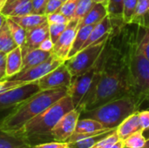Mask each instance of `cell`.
<instances>
[{
	"label": "cell",
	"instance_id": "21",
	"mask_svg": "<svg viewBox=\"0 0 149 148\" xmlns=\"http://www.w3.org/2000/svg\"><path fill=\"white\" fill-rule=\"evenodd\" d=\"M132 24L142 29L149 28V0H138Z\"/></svg>",
	"mask_w": 149,
	"mask_h": 148
},
{
	"label": "cell",
	"instance_id": "33",
	"mask_svg": "<svg viewBox=\"0 0 149 148\" xmlns=\"http://www.w3.org/2000/svg\"><path fill=\"white\" fill-rule=\"evenodd\" d=\"M118 140H120V139H119V137L116 133V130H115L113 133H112L106 138L102 139L98 143H96L92 148H111V147L113 146Z\"/></svg>",
	"mask_w": 149,
	"mask_h": 148
},
{
	"label": "cell",
	"instance_id": "47",
	"mask_svg": "<svg viewBox=\"0 0 149 148\" xmlns=\"http://www.w3.org/2000/svg\"><path fill=\"white\" fill-rule=\"evenodd\" d=\"M8 0H0V12H2L3 9L4 8L6 3H7Z\"/></svg>",
	"mask_w": 149,
	"mask_h": 148
},
{
	"label": "cell",
	"instance_id": "16",
	"mask_svg": "<svg viewBox=\"0 0 149 148\" xmlns=\"http://www.w3.org/2000/svg\"><path fill=\"white\" fill-rule=\"evenodd\" d=\"M23 66V55L22 49L17 46L15 49L6 54V70L5 78L6 79H11L13 76L19 73Z\"/></svg>",
	"mask_w": 149,
	"mask_h": 148
},
{
	"label": "cell",
	"instance_id": "40",
	"mask_svg": "<svg viewBox=\"0 0 149 148\" xmlns=\"http://www.w3.org/2000/svg\"><path fill=\"white\" fill-rule=\"evenodd\" d=\"M47 2L48 0H32L33 12L36 14L45 15V6H46Z\"/></svg>",
	"mask_w": 149,
	"mask_h": 148
},
{
	"label": "cell",
	"instance_id": "28",
	"mask_svg": "<svg viewBox=\"0 0 149 148\" xmlns=\"http://www.w3.org/2000/svg\"><path fill=\"white\" fill-rule=\"evenodd\" d=\"M123 0H108L107 12L113 24H123L121 20Z\"/></svg>",
	"mask_w": 149,
	"mask_h": 148
},
{
	"label": "cell",
	"instance_id": "23",
	"mask_svg": "<svg viewBox=\"0 0 149 148\" xmlns=\"http://www.w3.org/2000/svg\"><path fill=\"white\" fill-rule=\"evenodd\" d=\"M96 25V24H95ZM95 25H86V26H82L79 27L78 29L77 34L75 36L72 46L70 50V52L68 54V58L73 57L75 54H77L83 47L84 44L86 43V41L87 40L92 30L93 29V27ZM67 58V59H68ZM66 59V60H67Z\"/></svg>",
	"mask_w": 149,
	"mask_h": 148
},
{
	"label": "cell",
	"instance_id": "52",
	"mask_svg": "<svg viewBox=\"0 0 149 148\" xmlns=\"http://www.w3.org/2000/svg\"><path fill=\"white\" fill-rule=\"evenodd\" d=\"M61 1H62L63 3H65V2H66V1H68V0H61Z\"/></svg>",
	"mask_w": 149,
	"mask_h": 148
},
{
	"label": "cell",
	"instance_id": "34",
	"mask_svg": "<svg viewBox=\"0 0 149 148\" xmlns=\"http://www.w3.org/2000/svg\"><path fill=\"white\" fill-rule=\"evenodd\" d=\"M67 24H49V35L53 44L58 39L66 28Z\"/></svg>",
	"mask_w": 149,
	"mask_h": 148
},
{
	"label": "cell",
	"instance_id": "1",
	"mask_svg": "<svg viewBox=\"0 0 149 148\" xmlns=\"http://www.w3.org/2000/svg\"><path fill=\"white\" fill-rule=\"evenodd\" d=\"M113 25L106 46L96 64L92 85L77 107L81 112L93 110L122 97L133 98L130 62L141 38L142 28L135 24Z\"/></svg>",
	"mask_w": 149,
	"mask_h": 148
},
{
	"label": "cell",
	"instance_id": "8",
	"mask_svg": "<svg viewBox=\"0 0 149 148\" xmlns=\"http://www.w3.org/2000/svg\"><path fill=\"white\" fill-rule=\"evenodd\" d=\"M96 69L97 66L95 65L92 69H90L86 72L79 76L72 77V82L68 87V95H70L75 108L79 107L81 101L88 92L92 85L96 72Z\"/></svg>",
	"mask_w": 149,
	"mask_h": 148
},
{
	"label": "cell",
	"instance_id": "15",
	"mask_svg": "<svg viewBox=\"0 0 149 148\" xmlns=\"http://www.w3.org/2000/svg\"><path fill=\"white\" fill-rule=\"evenodd\" d=\"M138 131H143L139 119V111L125 119L116 128V133L121 140H126L128 136Z\"/></svg>",
	"mask_w": 149,
	"mask_h": 148
},
{
	"label": "cell",
	"instance_id": "19",
	"mask_svg": "<svg viewBox=\"0 0 149 148\" xmlns=\"http://www.w3.org/2000/svg\"><path fill=\"white\" fill-rule=\"evenodd\" d=\"M52 52L51 51H45L40 50L39 48L34 49L27 52L25 55L23 56V66L22 71L28 70L44 61L48 59L52 56Z\"/></svg>",
	"mask_w": 149,
	"mask_h": 148
},
{
	"label": "cell",
	"instance_id": "7",
	"mask_svg": "<svg viewBox=\"0 0 149 148\" xmlns=\"http://www.w3.org/2000/svg\"><path fill=\"white\" fill-rule=\"evenodd\" d=\"M40 91L37 81L27 83L19 87L0 93V113L11 110L17 105Z\"/></svg>",
	"mask_w": 149,
	"mask_h": 148
},
{
	"label": "cell",
	"instance_id": "44",
	"mask_svg": "<svg viewBox=\"0 0 149 148\" xmlns=\"http://www.w3.org/2000/svg\"><path fill=\"white\" fill-rule=\"evenodd\" d=\"M111 148H124V141L121 140H118L113 146L111 147Z\"/></svg>",
	"mask_w": 149,
	"mask_h": 148
},
{
	"label": "cell",
	"instance_id": "49",
	"mask_svg": "<svg viewBox=\"0 0 149 148\" xmlns=\"http://www.w3.org/2000/svg\"><path fill=\"white\" fill-rule=\"evenodd\" d=\"M143 135L146 138V140H149V128L143 130Z\"/></svg>",
	"mask_w": 149,
	"mask_h": 148
},
{
	"label": "cell",
	"instance_id": "22",
	"mask_svg": "<svg viewBox=\"0 0 149 148\" xmlns=\"http://www.w3.org/2000/svg\"><path fill=\"white\" fill-rule=\"evenodd\" d=\"M10 18L26 31H29L34 27H37L47 22V17L45 15L36 14V13H31L20 17H12Z\"/></svg>",
	"mask_w": 149,
	"mask_h": 148
},
{
	"label": "cell",
	"instance_id": "27",
	"mask_svg": "<svg viewBox=\"0 0 149 148\" xmlns=\"http://www.w3.org/2000/svg\"><path fill=\"white\" fill-rule=\"evenodd\" d=\"M6 23L8 24V27L10 29L11 36H12L14 41L16 42L17 45L22 48L25 42L27 31L24 30L18 24H17L15 21H13L10 17H6Z\"/></svg>",
	"mask_w": 149,
	"mask_h": 148
},
{
	"label": "cell",
	"instance_id": "14",
	"mask_svg": "<svg viewBox=\"0 0 149 148\" xmlns=\"http://www.w3.org/2000/svg\"><path fill=\"white\" fill-rule=\"evenodd\" d=\"M113 27V25L112 20L109 17V16L107 15L103 20H101L99 24H97L93 27V29L92 30L87 40L84 44L82 49H84V48H86V47H87V46H89L94 43H97V42L100 41L101 39H103L104 38L107 37L111 33Z\"/></svg>",
	"mask_w": 149,
	"mask_h": 148
},
{
	"label": "cell",
	"instance_id": "4",
	"mask_svg": "<svg viewBox=\"0 0 149 148\" xmlns=\"http://www.w3.org/2000/svg\"><path fill=\"white\" fill-rule=\"evenodd\" d=\"M141 106L132 97L126 96L107 102L97 108L80 113V118H89L101 123L105 128L116 129L128 116L140 111Z\"/></svg>",
	"mask_w": 149,
	"mask_h": 148
},
{
	"label": "cell",
	"instance_id": "53",
	"mask_svg": "<svg viewBox=\"0 0 149 148\" xmlns=\"http://www.w3.org/2000/svg\"><path fill=\"white\" fill-rule=\"evenodd\" d=\"M124 148H126V147H124Z\"/></svg>",
	"mask_w": 149,
	"mask_h": 148
},
{
	"label": "cell",
	"instance_id": "24",
	"mask_svg": "<svg viewBox=\"0 0 149 148\" xmlns=\"http://www.w3.org/2000/svg\"><path fill=\"white\" fill-rule=\"evenodd\" d=\"M115 130L116 129H107L103 132H100L93 136L85 138L79 141L68 143V148H92L96 143H98L100 140L106 138L112 133H113Z\"/></svg>",
	"mask_w": 149,
	"mask_h": 148
},
{
	"label": "cell",
	"instance_id": "29",
	"mask_svg": "<svg viewBox=\"0 0 149 148\" xmlns=\"http://www.w3.org/2000/svg\"><path fill=\"white\" fill-rule=\"evenodd\" d=\"M138 0H123L121 20L124 24H132Z\"/></svg>",
	"mask_w": 149,
	"mask_h": 148
},
{
	"label": "cell",
	"instance_id": "31",
	"mask_svg": "<svg viewBox=\"0 0 149 148\" xmlns=\"http://www.w3.org/2000/svg\"><path fill=\"white\" fill-rule=\"evenodd\" d=\"M95 2L93 0H79L73 16V18L80 21L92 9V7L94 5Z\"/></svg>",
	"mask_w": 149,
	"mask_h": 148
},
{
	"label": "cell",
	"instance_id": "3",
	"mask_svg": "<svg viewBox=\"0 0 149 148\" xmlns=\"http://www.w3.org/2000/svg\"><path fill=\"white\" fill-rule=\"evenodd\" d=\"M74 108L72 100L67 94L13 133L21 138L31 148L38 144L53 141L52 135L53 127L65 113Z\"/></svg>",
	"mask_w": 149,
	"mask_h": 148
},
{
	"label": "cell",
	"instance_id": "50",
	"mask_svg": "<svg viewBox=\"0 0 149 148\" xmlns=\"http://www.w3.org/2000/svg\"><path fill=\"white\" fill-rule=\"evenodd\" d=\"M144 148H149V140H147V141H146V145H145Z\"/></svg>",
	"mask_w": 149,
	"mask_h": 148
},
{
	"label": "cell",
	"instance_id": "43",
	"mask_svg": "<svg viewBox=\"0 0 149 148\" xmlns=\"http://www.w3.org/2000/svg\"><path fill=\"white\" fill-rule=\"evenodd\" d=\"M5 70H6V53L0 51V77H2L3 79H6Z\"/></svg>",
	"mask_w": 149,
	"mask_h": 148
},
{
	"label": "cell",
	"instance_id": "6",
	"mask_svg": "<svg viewBox=\"0 0 149 148\" xmlns=\"http://www.w3.org/2000/svg\"><path fill=\"white\" fill-rule=\"evenodd\" d=\"M109 35L100 41L82 49L73 57L65 61V64L72 77L86 72L96 65L106 46Z\"/></svg>",
	"mask_w": 149,
	"mask_h": 148
},
{
	"label": "cell",
	"instance_id": "2",
	"mask_svg": "<svg viewBox=\"0 0 149 148\" xmlns=\"http://www.w3.org/2000/svg\"><path fill=\"white\" fill-rule=\"evenodd\" d=\"M68 94V87L40 90L24 99L0 118V130L16 133L28 121Z\"/></svg>",
	"mask_w": 149,
	"mask_h": 148
},
{
	"label": "cell",
	"instance_id": "20",
	"mask_svg": "<svg viewBox=\"0 0 149 148\" xmlns=\"http://www.w3.org/2000/svg\"><path fill=\"white\" fill-rule=\"evenodd\" d=\"M1 13L4 15L6 17H20L34 13L32 0H19L13 3L10 7L3 9Z\"/></svg>",
	"mask_w": 149,
	"mask_h": 148
},
{
	"label": "cell",
	"instance_id": "39",
	"mask_svg": "<svg viewBox=\"0 0 149 148\" xmlns=\"http://www.w3.org/2000/svg\"><path fill=\"white\" fill-rule=\"evenodd\" d=\"M31 148H68V143L53 140V141H49V142L36 145Z\"/></svg>",
	"mask_w": 149,
	"mask_h": 148
},
{
	"label": "cell",
	"instance_id": "51",
	"mask_svg": "<svg viewBox=\"0 0 149 148\" xmlns=\"http://www.w3.org/2000/svg\"><path fill=\"white\" fill-rule=\"evenodd\" d=\"M2 80H4V79H3L2 77H0V81H2Z\"/></svg>",
	"mask_w": 149,
	"mask_h": 148
},
{
	"label": "cell",
	"instance_id": "45",
	"mask_svg": "<svg viewBox=\"0 0 149 148\" xmlns=\"http://www.w3.org/2000/svg\"><path fill=\"white\" fill-rule=\"evenodd\" d=\"M17 1H19V0H8L3 9H7V8L10 7L13 3H16V2H17Z\"/></svg>",
	"mask_w": 149,
	"mask_h": 148
},
{
	"label": "cell",
	"instance_id": "32",
	"mask_svg": "<svg viewBox=\"0 0 149 148\" xmlns=\"http://www.w3.org/2000/svg\"><path fill=\"white\" fill-rule=\"evenodd\" d=\"M79 1V0H68L65 2L58 11L61 12L64 16H65L69 20L72 19Z\"/></svg>",
	"mask_w": 149,
	"mask_h": 148
},
{
	"label": "cell",
	"instance_id": "36",
	"mask_svg": "<svg viewBox=\"0 0 149 148\" xmlns=\"http://www.w3.org/2000/svg\"><path fill=\"white\" fill-rule=\"evenodd\" d=\"M139 47L145 57L149 60V28L143 29V33L140 39Z\"/></svg>",
	"mask_w": 149,
	"mask_h": 148
},
{
	"label": "cell",
	"instance_id": "25",
	"mask_svg": "<svg viewBox=\"0 0 149 148\" xmlns=\"http://www.w3.org/2000/svg\"><path fill=\"white\" fill-rule=\"evenodd\" d=\"M0 148H31L15 133L0 130Z\"/></svg>",
	"mask_w": 149,
	"mask_h": 148
},
{
	"label": "cell",
	"instance_id": "41",
	"mask_svg": "<svg viewBox=\"0 0 149 148\" xmlns=\"http://www.w3.org/2000/svg\"><path fill=\"white\" fill-rule=\"evenodd\" d=\"M139 119L142 130L149 128V110L139 111Z\"/></svg>",
	"mask_w": 149,
	"mask_h": 148
},
{
	"label": "cell",
	"instance_id": "11",
	"mask_svg": "<svg viewBox=\"0 0 149 148\" xmlns=\"http://www.w3.org/2000/svg\"><path fill=\"white\" fill-rule=\"evenodd\" d=\"M80 113L81 111L79 108H74L58 120L52 131L53 140L66 142L75 131L77 122L80 118Z\"/></svg>",
	"mask_w": 149,
	"mask_h": 148
},
{
	"label": "cell",
	"instance_id": "5",
	"mask_svg": "<svg viewBox=\"0 0 149 148\" xmlns=\"http://www.w3.org/2000/svg\"><path fill=\"white\" fill-rule=\"evenodd\" d=\"M140 43V42H139ZM133 98L141 106H149V60L136 45L130 62Z\"/></svg>",
	"mask_w": 149,
	"mask_h": 148
},
{
	"label": "cell",
	"instance_id": "35",
	"mask_svg": "<svg viewBox=\"0 0 149 148\" xmlns=\"http://www.w3.org/2000/svg\"><path fill=\"white\" fill-rule=\"evenodd\" d=\"M30 82H23L19 80H12V79H4L0 81V93L5 92L11 89L19 87Z\"/></svg>",
	"mask_w": 149,
	"mask_h": 148
},
{
	"label": "cell",
	"instance_id": "10",
	"mask_svg": "<svg viewBox=\"0 0 149 148\" xmlns=\"http://www.w3.org/2000/svg\"><path fill=\"white\" fill-rule=\"evenodd\" d=\"M72 76L63 63L41 79H38V85L40 90H50L59 87H69Z\"/></svg>",
	"mask_w": 149,
	"mask_h": 148
},
{
	"label": "cell",
	"instance_id": "9",
	"mask_svg": "<svg viewBox=\"0 0 149 148\" xmlns=\"http://www.w3.org/2000/svg\"><path fill=\"white\" fill-rule=\"evenodd\" d=\"M65 63V61L59 59L58 57H56L53 53L52 56L46 59L45 61L28 69L25 71H22L17 75L13 76L11 79L12 80H19L23 82H33L37 81L38 79H41L58 66H59L61 64Z\"/></svg>",
	"mask_w": 149,
	"mask_h": 148
},
{
	"label": "cell",
	"instance_id": "17",
	"mask_svg": "<svg viewBox=\"0 0 149 148\" xmlns=\"http://www.w3.org/2000/svg\"><path fill=\"white\" fill-rule=\"evenodd\" d=\"M108 15L107 8L100 3H95L88 13L79 21V28L86 25H95Z\"/></svg>",
	"mask_w": 149,
	"mask_h": 148
},
{
	"label": "cell",
	"instance_id": "30",
	"mask_svg": "<svg viewBox=\"0 0 149 148\" xmlns=\"http://www.w3.org/2000/svg\"><path fill=\"white\" fill-rule=\"evenodd\" d=\"M124 141L126 148H144L146 145V138L143 135V131H138L128 136Z\"/></svg>",
	"mask_w": 149,
	"mask_h": 148
},
{
	"label": "cell",
	"instance_id": "42",
	"mask_svg": "<svg viewBox=\"0 0 149 148\" xmlns=\"http://www.w3.org/2000/svg\"><path fill=\"white\" fill-rule=\"evenodd\" d=\"M53 46H54V44H53V42L52 41V39L50 38V37L49 38H45L41 44H40V45H39V49L40 50H42V51H51V52H52V51H53Z\"/></svg>",
	"mask_w": 149,
	"mask_h": 148
},
{
	"label": "cell",
	"instance_id": "38",
	"mask_svg": "<svg viewBox=\"0 0 149 148\" xmlns=\"http://www.w3.org/2000/svg\"><path fill=\"white\" fill-rule=\"evenodd\" d=\"M63 2L61 0H48L46 6H45V15L48 16L53 12L58 11L61 6L63 5Z\"/></svg>",
	"mask_w": 149,
	"mask_h": 148
},
{
	"label": "cell",
	"instance_id": "46",
	"mask_svg": "<svg viewBox=\"0 0 149 148\" xmlns=\"http://www.w3.org/2000/svg\"><path fill=\"white\" fill-rule=\"evenodd\" d=\"M5 21H6V17L0 12V28L3 25V24L5 23Z\"/></svg>",
	"mask_w": 149,
	"mask_h": 148
},
{
	"label": "cell",
	"instance_id": "18",
	"mask_svg": "<svg viewBox=\"0 0 149 148\" xmlns=\"http://www.w3.org/2000/svg\"><path fill=\"white\" fill-rule=\"evenodd\" d=\"M99 121L89 118H79L72 134H94L107 130Z\"/></svg>",
	"mask_w": 149,
	"mask_h": 148
},
{
	"label": "cell",
	"instance_id": "48",
	"mask_svg": "<svg viewBox=\"0 0 149 148\" xmlns=\"http://www.w3.org/2000/svg\"><path fill=\"white\" fill-rule=\"evenodd\" d=\"M95 3H100L104 4L107 8V4H108V0H93Z\"/></svg>",
	"mask_w": 149,
	"mask_h": 148
},
{
	"label": "cell",
	"instance_id": "13",
	"mask_svg": "<svg viewBox=\"0 0 149 148\" xmlns=\"http://www.w3.org/2000/svg\"><path fill=\"white\" fill-rule=\"evenodd\" d=\"M49 24L45 22L37 27H34L26 31V38L22 49V55H25L31 50L38 49L40 44L49 38Z\"/></svg>",
	"mask_w": 149,
	"mask_h": 148
},
{
	"label": "cell",
	"instance_id": "26",
	"mask_svg": "<svg viewBox=\"0 0 149 148\" xmlns=\"http://www.w3.org/2000/svg\"><path fill=\"white\" fill-rule=\"evenodd\" d=\"M17 46V45L14 41L8 24L5 21L3 25L0 28V51L7 54Z\"/></svg>",
	"mask_w": 149,
	"mask_h": 148
},
{
	"label": "cell",
	"instance_id": "37",
	"mask_svg": "<svg viewBox=\"0 0 149 148\" xmlns=\"http://www.w3.org/2000/svg\"><path fill=\"white\" fill-rule=\"evenodd\" d=\"M46 17L48 24H68L70 21L65 16H64L59 11L53 12Z\"/></svg>",
	"mask_w": 149,
	"mask_h": 148
},
{
	"label": "cell",
	"instance_id": "12",
	"mask_svg": "<svg viewBox=\"0 0 149 148\" xmlns=\"http://www.w3.org/2000/svg\"><path fill=\"white\" fill-rule=\"evenodd\" d=\"M79 21L74 18L71 19L63 33L54 43L52 53L63 61H65L68 58V54L79 29Z\"/></svg>",
	"mask_w": 149,
	"mask_h": 148
}]
</instances>
